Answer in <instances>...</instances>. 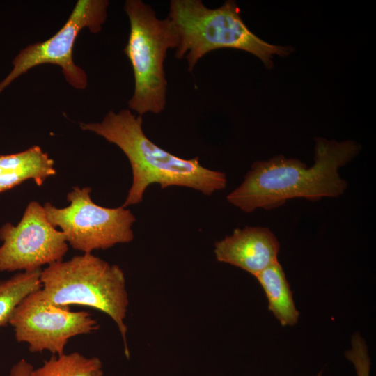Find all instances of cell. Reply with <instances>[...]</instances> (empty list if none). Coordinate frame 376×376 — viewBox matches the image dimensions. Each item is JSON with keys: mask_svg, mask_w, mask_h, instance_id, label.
I'll return each instance as SVG.
<instances>
[{"mask_svg": "<svg viewBox=\"0 0 376 376\" xmlns=\"http://www.w3.org/2000/svg\"><path fill=\"white\" fill-rule=\"evenodd\" d=\"M142 123V116H136L130 109H123L118 113L109 111L101 122L80 123L82 130L102 136L127 156L132 183L123 207L141 203L152 184H158L162 189L189 187L206 196L226 188L224 172L203 166L198 157L187 159L163 150L146 136Z\"/></svg>", "mask_w": 376, "mask_h": 376, "instance_id": "cell-2", "label": "cell"}, {"mask_svg": "<svg viewBox=\"0 0 376 376\" xmlns=\"http://www.w3.org/2000/svg\"><path fill=\"white\" fill-rule=\"evenodd\" d=\"M41 292L45 301L60 306L80 305L106 313L116 324L129 357L127 327L129 304L125 274L116 265L84 253L41 270Z\"/></svg>", "mask_w": 376, "mask_h": 376, "instance_id": "cell-4", "label": "cell"}, {"mask_svg": "<svg viewBox=\"0 0 376 376\" xmlns=\"http://www.w3.org/2000/svg\"><path fill=\"white\" fill-rule=\"evenodd\" d=\"M315 141L312 166L281 155L256 161L242 182L227 196L228 202L249 213L275 209L294 198L318 201L343 194L347 182L338 171L358 155L359 145L320 137Z\"/></svg>", "mask_w": 376, "mask_h": 376, "instance_id": "cell-1", "label": "cell"}, {"mask_svg": "<svg viewBox=\"0 0 376 376\" xmlns=\"http://www.w3.org/2000/svg\"><path fill=\"white\" fill-rule=\"evenodd\" d=\"M268 301V309L282 326H293L299 313L295 307L292 292L279 260L255 276Z\"/></svg>", "mask_w": 376, "mask_h": 376, "instance_id": "cell-12", "label": "cell"}, {"mask_svg": "<svg viewBox=\"0 0 376 376\" xmlns=\"http://www.w3.org/2000/svg\"><path fill=\"white\" fill-rule=\"evenodd\" d=\"M124 10L130 31L123 52L130 61L134 91L130 109L142 116L165 109L167 81L164 63L169 49H176L178 37L168 17L159 19L152 7L141 0H127Z\"/></svg>", "mask_w": 376, "mask_h": 376, "instance_id": "cell-5", "label": "cell"}, {"mask_svg": "<svg viewBox=\"0 0 376 376\" xmlns=\"http://www.w3.org/2000/svg\"><path fill=\"white\" fill-rule=\"evenodd\" d=\"M321 375H322V373H318V374L317 375H315V376H321Z\"/></svg>", "mask_w": 376, "mask_h": 376, "instance_id": "cell-17", "label": "cell"}, {"mask_svg": "<svg viewBox=\"0 0 376 376\" xmlns=\"http://www.w3.org/2000/svg\"><path fill=\"white\" fill-rule=\"evenodd\" d=\"M352 346L345 352V357L354 367L357 376H370V359L366 342L359 333L352 335Z\"/></svg>", "mask_w": 376, "mask_h": 376, "instance_id": "cell-15", "label": "cell"}, {"mask_svg": "<svg viewBox=\"0 0 376 376\" xmlns=\"http://www.w3.org/2000/svg\"><path fill=\"white\" fill-rule=\"evenodd\" d=\"M178 37L175 58H185L188 70L208 52L219 49H237L259 58L267 68L272 66V56H285L290 48L271 45L253 33L240 17L235 1L209 8L201 0H172L167 17Z\"/></svg>", "mask_w": 376, "mask_h": 376, "instance_id": "cell-3", "label": "cell"}, {"mask_svg": "<svg viewBox=\"0 0 376 376\" xmlns=\"http://www.w3.org/2000/svg\"><path fill=\"white\" fill-rule=\"evenodd\" d=\"M279 242L267 227L245 226L215 242L219 262L240 268L253 276L278 260Z\"/></svg>", "mask_w": 376, "mask_h": 376, "instance_id": "cell-10", "label": "cell"}, {"mask_svg": "<svg viewBox=\"0 0 376 376\" xmlns=\"http://www.w3.org/2000/svg\"><path fill=\"white\" fill-rule=\"evenodd\" d=\"M33 370L31 363L22 359L11 368L9 376H31Z\"/></svg>", "mask_w": 376, "mask_h": 376, "instance_id": "cell-16", "label": "cell"}, {"mask_svg": "<svg viewBox=\"0 0 376 376\" xmlns=\"http://www.w3.org/2000/svg\"><path fill=\"white\" fill-rule=\"evenodd\" d=\"M31 376H103L102 364L96 357H86L77 352L64 353L44 361Z\"/></svg>", "mask_w": 376, "mask_h": 376, "instance_id": "cell-14", "label": "cell"}, {"mask_svg": "<svg viewBox=\"0 0 376 376\" xmlns=\"http://www.w3.org/2000/svg\"><path fill=\"white\" fill-rule=\"evenodd\" d=\"M107 0H78L64 25L45 41L31 44L13 60V69L0 82V93L15 79L30 69L43 64L60 66L66 81L77 89L87 86L86 73L77 65L72 50L81 31L87 28L93 33L102 29L107 19Z\"/></svg>", "mask_w": 376, "mask_h": 376, "instance_id": "cell-7", "label": "cell"}, {"mask_svg": "<svg viewBox=\"0 0 376 376\" xmlns=\"http://www.w3.org/2000/svg\"><path fill=\"white\" fill-rule=\"evenodd\" d=\"M91 191L88 187H73L67 196L70 205L63 208L46 203L43 207L49 221L61 229L72 249L84 253L130 242L134 214L122 206L108 208L95 204Z\"/></svg>", "mask_w": 376, "mask_h": 376, "instance_id": "cell-6", "label": "cell"}, {"mask_svg": "<svg viewBox=\"0 0 376 376\" xmlns=\"http://www.w3.org/2000/svg\"><path fill=\"white\" fill-rule=\"evenodd\" d=\"M40 289L24 297L9 320L17 341L27 343L31 352L47 350L61 356L70 338L99 329L91 313L52 304L45 300Z\"/></svg>", "mask_w": 376, "mask_h": 376, "instance_id": "cell-8", "label": "cell"}, {"mask_svg": "<svg viewBox=\"0 0 376 376\" xmlns=\"http://www.w3.org/2000/svg\"><path fill=\"white\" fill-rule=\"evenodd\" d=\"M0 272L34 271L62 261L68 244L61 230L49 221L44 207L30 202L16 226L0 228Z\"/></svg>", "mask_w": 376, "mask_h": 376, "instance_id": "cell-9", "label": "cell"}, {"mask_svg": "<svg viewBox=\"0 0 376 376\" xmlns=\"http://www.w3.org/2000/svg\"><path fill=\"white\" fill-rule=\"evenodd\" d=\"M41 270L19 272L0 281V327L9 324L14 309L24 297L41 288Z\"/></svg>", "mask_w": 376, "mask_h": 376, "instance_id": "cell-13", "label": "cell"}, {"mask_svg": "<svg viewBox=\"0 0 376 376\" xmlns=\"http://www.w3.org/2000/svg\"><path fill=\"white\" fill-rule=\"evenodd\" d=\"M55 174L54 160L38 146L17 153L0 155V193L29 179L41 186Z\"/></svg>", "mask_w": 376, "mask_h": 376, "instance_id": "cell-11", "label": "cell"}]
</instances>
